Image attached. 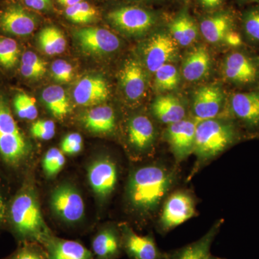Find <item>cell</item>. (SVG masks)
Segmentation results:
<instances>
[{"mask_svg":"<svg viewBox=\"0 0 259 259\" xmlns=\"http://www.w3.org/2000/svg\"><path fill=\"white\" fill-rule=\"evenodd\" d=\"M122 91L131 101L142 98L147 87L146 72L142 64L136 59H128L122 66L120 72Z\"/></svg>","mask_w":259,"mask_h":259,"instance_id":"18","label":"cell"},{"mask_svg":"<svg viewBox=\"0 0 259 259\" xmlns=\"http://www.w3.org/2000/svg\"><path fill=\"white\" fill-rule=\"evenodd\" d=\"M81 122L88 131L95 134H110L116 125L115 112L108 105H97L83 114Z\"/></svg>","mask_w":259,"mask_h":259,"instance_id":"27","label":"cell"},{"mask_svg":"<svg viewBox=\"0 0 259 259\" xmlns=\"http://www.w3.org/2000/svg\"><path fill=\"white\" fill-rule=\"evenodd\" d=\"M40 243H24L19 245L13 253L3 259H48L47 250Z\"/></svg>","mask_w":259,"mask_h":259,"instance_id":"35","label":"cell"},{"mask_svg":"<svg viewBox=\"0 0 259 259\" xmlns=\"http://www.w3.org/2000/svg\"><path fill=\"white\" fill-rule=\"evenodd\" d=\"M240 139L236 125L231 120L215 118L197 122L193 153L197 168L225 152Z\"/></svg>","mask_w":259,"mask_h":259,"instance_id":"3","label":"cell"},{"mask_svg":"<svg viewBox=\"0 0 259 259\" xmlns=\"http://www.w3.org/2000/svg\"><path fill=\"white\" fill-rule=\"evenodd\" d=\"M21 64L40 70L44 73L47 71V62L32 51L24 53L21 58Z\"/></svg>","mask_w":259,"mask_h":259,"instance_id":"41","label":"cell"},{"mask_svg":"<svg viewBox=\"0 0 259 259\" xmlns=\"http://www.w3.org/2000/svg\"><path fill=\"white\" fill-rule=\"evenodd\" d=\"M110 88L103 78L87 76L78 81L73 91V97L81 106H97L108 100Z\"/></svg>","mask_w":259,"mask_h":259,"instance_id":"16","label":"cell"},{"mask_svg":"<svg viewBox=\"0 0 259 259\" xmlns=\"http://www.w3.org/2000/svg\"><path fill=\"white\" fill-rule=\"evenodd\" d=\"M65 15L73 23L87 25L96 21L98 18V11L93 5L83 0L78 4L66 8Z\"/></svg>","mask_w":259,"mask_h":259,"instance_id":"30","label":"cell"},{"mask_svg":"<svg viewBox=\"0 0 259 259\" xmlns=\"http://www.w3.org/2000/svg\"><path fill=\"white\" fill-rule=\"evenodd\" d=\"M199 25L186 8L180 10L171 20L168 27V33L177 45L186 47L192 45L199 35Z\"/></svg>","mask_w":259,"mask_h":259,"instance_id":"25","label":"cell"},{"mask_svg":"<svg viewBox=\"0 0 259 259\" xmlns=\"http://www.w3.org/2000/svg\"><path fill=\"white\" fill-rule=\"evenodd\" d=\"M123 251L131 259H165L151 235L139 236L127 224L120 227Z\"/></svg>","mask_w":259,"mask_h":259,"instance_id":"11","label":"cell"},{"mask_svg":"<svg viewBox=\"0 0 259 259\" xmlns=\"http://www.w3.org/2000/svg\"><path fill=\"white\" fill-rule=\"evenodd\" d=\"M223 221H218L203 236L197 241L179 249L165 253V259H207L214 238L221 230Z\"/></svg>","mask_w":259,"mask_h":259,"instance_id":"20","label":"cell"},{"mask_svg":"<svg viewBox=\"0 0 259 259\" xmlns=\"http://www.w3.org/2000/svg\"><path fill=\"white\" fill-rule=\"evenodd\" d=\"M13 107L17 117L22 120H34L38 115L36 101L28 94H17L13 100Z\"/></svg>","mask_w":259,"mask_h":259,"instance_id":"32","label":"cell"},{"mask_svg":"<svg viewBox=\"0 0 259 259\" xmlns=\"http://www.w3.org/2000/svg\"><path fill=\"white\" fill-rule=\"evenodd\" d=\"M132 1H136V2H149V1H156V0H132Z\"/></svg>","mask_w":259,"mask_h":259,"instance_id":"48","label":"cell"},{"mask_svg":"<svg viewBox=\"0 0 259 259\" xmlns=\"http://www.w3.org/2000/svg\"><path fill=\"white\" fill-rule=\"evenodd\" d=\"M23 3L25 6L37 11H49L53 7V0H23Z\"/></svg>","mask_w":259,"mask_h":259,"instance_id":"42","label":"cell"},{"mask_svg":"<svg viewBox=\"0 0 259 259\" xmlns=\"http://www.w3.org/2000/svg\"><path fill=\"white\" fill-rule=\"evenodd\" d=\"M66 162L61 150L52 148L46 153L42 160V168L48 177H54L64 168Z\"/></svg>","mask_w":259,"mask_h":259,"instance_id":"34","label":"cell"},{"mask_svg":"<svg viewBox=\"0 0 259 259\" xmlns=\"http://www.w3.org/2000/svg\"><path fill=\"white\" fill-rule=\"evenodd\" d=\"M243 28L247 36L259 41V8H253L243 15Z\"/></svg>","mask_w":259,"mask_h":259,"instance_id":"36","label":"cell"},{"mask_svg":"<svg viewBox=\"0 0 259 259\" xmlns=\"http://www.w3.org/2000/svg\"><path fill=\"white\" fill-rule=\"evenodd\" d=\"M42 245L48 259H94L93 252L80 242L62 239L54 235Z\"/></svg>","mask_w":259,"mask_h":259,"instance_id":"22","label":"cell"},{"mask_svg":"<svg viewBox=\"0 0 259 259\" xmlns=\"http://www.w3.org/2000/svg\"><path fill=\"white\" fill-rule=\"evenodd\" d=\"M53 77L57 82L67 83L72 79L74 68L69 63L64 60H56L51 66Z\"/></svg>","mask_w":259,"mask_h":259,"instance_id":"38","label":"cell"},{"mask_svg":"<svg viewBox=\"0 0 259 259\" xmlns=\"http://www.w3.org/2000/svg\"><path fill=\"white\" fill-rule=\"evenodd\" d=\"M92 252L96 259H117L123 252L120 230L109 227L100 230L92 241Z\"/></svg>","mask_w":259,"mask_h":259,"instance_id":"21","label":"cell"},{"mask_svg":"<svg viewBox=\"0 0 259 259\" xmlns=\"http://www.w3.org/2000/svg\"><path fill=\"white\" fill-rule=\"evenodd\" d=\"M31 145L13 115L8 100L0 96V166L16 174L28 163Z\"/></svg>","mask_w":259,"mask_h":259,"instance_id":"4","label":"cell"},{"mask_svg":"<svg viewBox=\"0 0 259 259\" xmlns=\"http://www.w3.org/2000/svg\"><path fill=\"white\" fill-rule=\"evenodd\" d=\"M242 1L244 2H253V3H255V2H259V0H242Z\"/></svg>","mask_w":259,"mask_h":259,"instance_id":"49","label":"cell"},{"mask_svg":"<svg viewBox=\"0 0 259 259\" xmlns=\"http://www.w3.org/2000/svg\"><path fill=\"white\" fill-rule=\"evenodd\" d=\"M21 185L10 199L7 228L19 244L44 245L54 234L44 221L32 184L25 181Z\"/></svg>","mask_w":259,"mask_h":259,"instance_id":"2","label":"cell"},{"mask_svg":"<svg viewBox=\"0 0 259 259\" xmlns=\"http://www.w3.org/2000/svg\"><path fill=\"white\" fill-rule=\"evenodd\" d=\"M182 1H188V0H182Z\"/></svg>","mask_w":259,"mask_h":259,"instance_id":"50","label":"cell"},{"mask_svg":"<svg viewBox=\"0 0 259 259\" xmlns=\"http://www.w3.org/2000/svg\"><path fill=\"white\" fill-rule=\"evenodd\" d=\"M176 179V171L163 163L138 168L130 177L126 187L127 203L141 215L153 214L166 198Z\"/></svg>","mask_w":259,"mask_h":259,"instance_id":"1","label":"cell"},{"mask_svg":"<svg viewBox=\"0 0 259 259\" xmlns=\"http://www.w3.org/2000/svg\"><path fill=\"white\" fill-rule=\"evenodd\" d=\"M207 259H226V258H221V257L214 256V255L210 254L209 255L208 258H207Z\"/></svg>","mask_w":259,"mask_h":259,"instance_id":"47","label":"cell"},{"mask_svg":"<svg viewBox=\"0 0 259 259\" xmlns=\"http://www.w3.org/2000/svg\"><path fill=\"white\" fill-rule=\"evenodd\" d=\"M233 26V17L229 13L217 12L202 18L199 22V30L207 42L218 44L224 41Z\"/></svg>","mask_w":259,"mask_h":259,"instance_id":"23","label":"cell"},{"mask_svg":"<svg viewBox=\"0 0 259 259\" xmlns=\"http://www.w3.org/2000/svg\"><path fill=\"white\" fill-rule=\"evenodd\" d=\"M224 95L219 85L208 84L199 88L194 94L192 111L195 120L215 118L222 110Z\"/></svg>","mask_w":259,"mask_h":259,"instance_id":"12","label":"cell"},{"mask_svg":"<svg viewBox=\"0 0 259 259\" xmlns=\"http://www.w3.org/2000/svg\"><path fill=\"white\" fill-rule=\"evenodd\" d=\"M177 54V44L169 33L156 32L145 44V64L148 71L155 73L160 67L169 64Z\"/></svg>","mask_w":259,"mask_h":259,"instance_id":"10","label":"cell"},{"mask_svg":"<svg viewBox=\"0 0 259 259\" xmlns=\"http://www.w3.org/2000/svg\"><path fill=\"white\" fill-rule=\"evenodd\" d=\"M223 74L231 82L248 84L258 78V68L251 59L241 52L229 54L223 63Z\"/></svg>","mask_w":259,"mask_h":259,"instance_id":"17","label":"cell"},{"mask_svg":"<svg viewBox=\"0 0 259 259\" xmlns=\"http://www.w3.org/2000/svg\"><path fill=\"white\" fill-rule=\"evenodd\" d=\"M42 100L48 110L56 118H64L71 110V104L66 92L57 85L44 89Z\"/></svg>","mask_w":259,"mask_h":259,"instance_id":"28","label":"cell"},{"mask_svg":"<svg viewBox=\"0 0 259 259\" xmlns=\"http://www.w3.org/2000/svg\"><path fill=\"white\" fill-rule=\"evenodd\" d=\"M18 44L13 39L0 36V65L6 69L14 67L18 61Z\"/></svg>","mask_w":259,"mask_h":259,"instance_id":"33","label":"cell"},{"mask_svg":"<svg viewBox=\"0 0 259 259\" xmlns=\"http://www.w3.org/2000/svg\"><path fill=\"white\" fill-rule=\"evenodd\" d=\"M51 207L58 217L69 224L79 223L84 214L82 197L69 184H62L54 189L51 196Z\"/></svg>","mask_w":259,"mask_h":259,"instance_id":"7","label":"cell"},{"mask_svg":"<svg viewBox=\"0 0 259 259\" xmlns=\"http://www.w3.org/2000/svg\"><path fill=\"white\" fill-rule=\"evenodd\" d=\"M81 1H83V0H57L59 5L65 7L66 8L78 4V3H81Z\"/></svg>","mask_w":259,"mask_h":259,"instance_id":"46","label":"cell"},{"mask_svg":"<svg viewBox=\"0 0 259 259\" xmlns=\"http://www.w3.org/2000/svg\"><path fill=\"white\" fill-rule=\"evenodd\" d=\"M36 17L21 5H10L0 13V28L16 36L30 35L36 28Z\"/></svg>","mask_w":259,"mask_h":259,"instance_id":"14","label":"cell"},{"mask_svg":"<svg viewBox=\"0 0 259 259\" xmlns=\"http://www.w3.org/2000/svg\"><path fill=\"white\" fill-rule=\"evenodd\" d=\"M88 180L95 193L101 198H106L117 185V166L110 158H99L89 167Z\"/></svg>","mask_w":259,"mask_h":259,"instance_id":"13","label":"cell"},{"mask_svg":"<svg viewBox=\"0 0 259 259\" xmlns=\"http://www.w3.org/2000/svg\"><path fill=\"white\" fill-rule=\"evenodd\" d=\"M4 179L0 174V230L7 227L8 207L11 197L8 192V188L5 185Z\"/></svg>","mask_w":259,"mask_h":259,"instance_id":"40","label":"cell"},{"mask_svg":"<svg viewBox=\"0 0 259 259\" xmlns=\"http://www.w3.org/2000/svg\"><path fill=\"white\" fill-rule=\"evenodd\" d=\"M37 42L40 49L49 56L59 55L66 50V37L56 27L47 26L42 29L39 32Z\"/></svg>","mask_w":259,"mask_h":259,"instance_id":"29","label":"cell"},{"mask_svg":"<svg viewBox=\"0 0 259 259\" xmlns=\"http://www.w3.org/2000/svg\"><path fill=\"white\" fill-rule=\"evenodd\" d=\"M153 115L161 123L171 125L186 118V108L178 97L173 95H160L151 106Z\"/></svg>","mask_w":259,"mask_h":259,"instance_id":"26","label":"cell"},{"mask_svg":"<svg viewBox=\"0 0 259 259\" xmlns=\"http://www.w3.org/2000/svg\"><path fill=\"white\" fill-rule=\"evenodd\" d=\"M237 120L253 134H259V92L237 93L231 102Z\"/></svg>","mask_w":259,"mask_h":259,"instance_id":"15","label":"cell"},{"mask_svg":"<svg viewBox=\"0 0 259 259\" xmlns=\"http://www.w3.org/2000/svg\"><path fill=\"white\" fill-rule=\"evenodd\" d=\"M30 133L35 139L49 141L52 139L56 134L55 123L50 120L35 121L30 127Z\"/></svg>","mask_w":259,"mask_h":259,"instance_id":"37","label":"cell"},{"mask_svg":"<svg viewBox=\"0 0 259 259\" xmlns=\"http://www.w3.org/2000/svg\"><path fill=\"white\" fill-rule=\"evenodd\" d=\"M20 71L22 76L27 79H37V78L41 77L42 75L45 74L40 70L34 69V68L22 64H20Z\"/></svg>","mask_w":259,"mask_h":259,"instance_id":"43","label":"cell"},{"mask_svg":"<svg viewBox=\"0 0 259 259\" xmlns=\"http://www.w3.org/2000/svg\"><path fill=\"white\" fill-rule=\"evenodd\" d=\"M224 42H226L228 46H231V47H238L241 44V37L238 32L232 30L227 34L224 39Z\"/></svg>","mask_w":259,"mask_h":259,"instance_id":"44","label":"cell"},{"mask_svg":"<svg viewBox=\"0 0 259 259\" xmlns=\"http://www.w3.org/2000/svg\"><path fill=\"white\" fill-rule=\"evenodd\" d=\"M107 19L114 28L129 35L146 33L157 23L156 13L138 6L116 8L107 15Z\"/></svg>","mask_w":259,"mask_h":259,"instance_id":"5","label":"cell"},{"mask_svg":"<svg viewBox=\"0 0 259 259\" xmlns=\"http://www.w3.org/2000/svg\"><path fill=\"white\" fill-rule=\"evenodd\" d=\"M196 214L195 201L189 192L177 191L168 196L163 204L158 228L166 233L187 222Z\"/></svg>","mask_w":259,"mask_h":259,"instance_id":"6","label":"cell"},{"mask_svg":"<svg viewBox=\"0 0 259 259\" xmlns=\"http://www.w3.org/2000/svg\"><path fill=\"white\" fill-rule=\"evenodd\" d=\"M154 74L155 87L160 91H171L178 87L180 74L175 65H163Z\"/></svg>","mask_w":259,"mask_h":259,"instance_id":"31","label":"cell"},{"mask_svg":"<svg viewBox=\"0 0 259 259\" xmlns=\"http://www.w3.org/2000/svg\"><path fill=\"white\" fill-rule=\"evenodd\" d=\"M197 1L204 9L212 10L219 8L223 4L224 0H197Z\"/></svg>","mask_w":259,"mask_h":259,"instance_id":"45","label":"cell"},{"mask_svg":"<svg viewBox=\"0 0 259 259\" xmlns=\"http://www.w3.org/2000/svg\"><path fill=\"white\" fill-rule=\"evenodd\" d=\"M197 122L189 118L167 126L164 138L177 163L193 153Z\"/></svg>","mask_w":259,"mask_h":259,"instance_id":"8","label":"cell"},{"mask_svg":"<svg viewBox=\"0 0 259 259\" xmlns=\"http://www.w3.org/2000/svg\"><path fill=\"white\" fill-rule=\"evenodd\" d=\"M156 134L152 121L147 116L136 115L129 120L127 139L130 144L139 152H146L152 148Z\"/></svg>","mask_w":259,"mask_h":259,"instance_id":"19","label":"cell"},{"mask_svg":"<svg viewBox=\"0 0 259 259\" xmlns=\"http://www.w3.org/2000/svg\"><path fill=\"white\" fill-rule=\"evenodd\" d=\"M211 58L208 49L203 46L194 47L186 56L182 66V74L190 82L203 79L208 74Z\"/></svg>","mask_w":259,"mask_h":259,"instance_id":"24","label":"cell"},{"mask_svg":"<svg viewBox=\"0 0 259 259\" xmlns=\"http://www.w3.org/2000/svg\"><path fill=\"white\" fill-rule=\"evenodd\" d=\"M83 140L79 134L67 135L63 140L61 150L63 153L68 155L77 154L82 149Z\"/></svg>","mask_w":259,"mask_h":259,"instance_id":"39","label":"cell"},{"mask_svg":"<svg viewBox=\"0 0 259 259\" xmlns=\"http://www.w3.org/2000/svg\"><path fill=\"white\" fill-rule=\"evenodd\" d=\"M75 37L87 54L105 55L115 52L120 47L119 37L107 29L86 27L76 30Z\"/></svg>","mask_w":259,"mask_h":259,"instance_id":"9","label":"cell"}]
</instances>
